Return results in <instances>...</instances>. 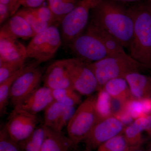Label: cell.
<instances>
[{"label": "cell", "mask_w": 151, "mask_h": 151, "mask_svg": "<svg viewBox=\"0 0 151 151\" xmlns=\"http://www.w3.org/2000/svg\"><path fill=\"white\" fill-rule=\"evenodd\" d=\"M28 9L41 21L51 25L57 22L53 13L48 6H41L35 8Z\"/></svg>", "instance_id": "cell-32"}, {"label": "cell", "mask_w": 151, "mask_h": 151, "mask_svg": "<svg viewBox=\"0 0 151 151\" xmlns=\"http://www.w3.org/2000/svg\"><path fill=\"white\" fill-rule=\"evenodd\" d=\"M73 89L81 95L89 96L99 91V86L94 73L89 66V63L76 57L65 59Z\"/></svg>", "instance_id": "cell-7"}, {"label": "cell", "mask_w": 151, "mask_h": 151, "mask_svg": "<svg viewBox=\"0 0 151 151\" xmlns=\"http://www.w3.org/2000/svg\"><path fill=\"white\" fill-rule=\"evenodd\" d=\"M27 58V47L0 32V62L24 63Z\"/></svg>", "instance_id": "cell-13"}, {"label": "cell", "mask_w": 151, "mask_h": 151, "mask_svg": "<svg viewBox=\"0 0 151 151\" xmlns=\"http://www.w3.org/2000/svg\"><path fill=\"white\" fill-rule=\"evenodd\" d=\"M86 30L96 37L105 46L110 56L116 57H131L124 50V47L117 39L105 30L89 22Z\"/></svg>", "instance_id": "cell-18"}, {"label": "cell", "mask_w": 151, "mask_h": 151, "mask_svg": "<svg viewBox=\"0 0 151 151\" xmlns=\"http://www.w3.org/2000/svg\"><path fill=\"white\" fill-rule=\"evenodd\" d=\"M96 108L99 119L113 115L112 112V98L103 89H100L97 94Z\"/></svg>", "instance_id": "cell-27"}, {"label": "cell", "mask_w": 151, "mask_h": 151, "mask_svg": "<svg viewBox=\"0 0 151 151\" xmlns=\"http://www.w3.org/2000/svg\"><path fill=\"white\" fill-rule=\"evenodd\" d=\"M129 8L134 20V32L129 46L130 55L136 61L151 69V12L145 3Z\"/></svg>", "instance_id": "cell-2"}, {"label": "cell", "mask_w": 151, "mask_h": 151, "mask_svg": "<svg viewBox=\"0 0 151 151\" xmlns=\"http://www.w3.org/2000/svg\"><path fill=\"white\" fill-rule=\"evenodd\" d=\"M0 151H23L21 144L10 137L5 127L0 131Z\"/></svg>", "instance_id": "cell-29"}, {"label": "cell", "mask_w": 151, "mask_h": 151, "mask_svg": "<svg viewBox=\"0 0 151 151\" xmlns=\"http://www.w3.org/2000/svg\"><path fill=\"white\" fill-rule=\"evenodd\" d=\"M112 1L122 4V3H125L136 2L139 1L140 0H112Z\"/></svg>", "instance_id": "cell-37"}, {"label": "cell", "mask_w": 151, "mask_h": 151, "mask_svg": "<svg viewBox=\"0 0 151 151\" xmlns=\"http://www.w3.org/2000/svg\"><path fill=\"white\" fill-rule=\"evenodd\" d=\"M21 0H0V3L8 7L12 17L18 11L19 7L21 6Z\"/></svg>", "instance_id": "cell-34"}, {"label": "cell", "mask_w": 151, "mask_h": 151, "mask_svg": "<svg viewBox=\"0 0 151 151\" xmlns=\"http://www.w3.org/2000/svg\"><path fill=\"white\" fill-rule=\"evenodd\" d=\"M9 17H11V13L8 7L0 3V24H3Z\"/></svg>", "instance_id": "cell-36"}, {"label": "cell", "mask_w": 151, "mask_h": 151, "mask_svg": "<svg viewBox=\"0 0 151 151\" xmlns=\"http://www.w3.org/2000/svg\"><path fill=\"white\" fill-rule=\"evenodd\" d=\"M98 0H80L75 8L61 21L62 41L70 43L84 31L88 25L89 15Z\"/></svg>", "instance_id": "cell-6"}, {"label": "cell", "mask_w": 151, "mask_h": 151, "mask_svg": "<svg viewBox=\"0 0 151 151\" xmlns=\"http://www.w3.org/2000/svg\"><path fill=\"white\" fill-rule=\"evenodd\" d=\"M18 72L0 83V113L3 116L6 112L7 107L10 100V95L12 85L24 70L25 67Z\"/></svg>", "instance_id": "cell-24"}, {"label": "cell", "mask_w": 151, "mask_h": 151, "mask_svg": "<svg viewBox=\"0 0 151 151\" xmlns=\"http://www.w3.org/2000/svg\"><path fill=\"white\" fill-rule=\"evenodd\" d=\"M43 80L44 86L52 90L73 88L65 59L56 60L49 65L44 75Z\"/></svg>", "instance_id": "cell-12"}, {"label": "cell", "mask_w": 151, "mask_h": 151, "mask_svg": "<svg viewBox=\"0 0 151 151\" xmlns=\"http://www.w3.org/2000/svg\"><path fill=\"white\" fill-rule=\"evenodd\" d=\"M23 17L33 30L35 35L43 31L51 25L41 21L27 8L18 10L16 13Z\"/></svg>", "instance_id": "cell-28"}, {"label": "cell", "mask_w": 151, "mask_h": 151, "mask_svg": "<svg viewBox=\"0 0 151 151\" xmlns=\"http://www.w3.org/2000/svg\"><path fill=\"white\" fill-rule=\"evenodd\" d=\"M55 101L65 107H76L81 103V94L72 88L52 90Z\"/></svg>", "instance_id": "cell-21"}, {"label": "cell", "mask_w": 151, "mask_h": 151, "mask_svg": "<svg viewBox=\"0 0 151 151\" xmlns=\"http://www.w3.org/2000/svg\"><path fill=\"white\" fill-rule=\"evenodd\" d=\"M102 89L111 98L125 103L132 98L129 87L124 78H116L107 82Z\"/></svg>", "instance_id": "cell-20"}, {"label": "cell", "mask_w": 151, "mask_h": 151, "mask_svg": "<svg viewBox=\"0 0 151 151\" xmlns=\"http://www.w3.org/2000/svg\"><path fill=\"white\" fill-rule=\"evenodd\" d=\"M145 4L147 6L150 10L151 12V0H147Z\"/></svg>", "instance_id": "cell-39"}, {"label": "cell", "mask_w": 151, "mask_h": 151, "mask_svg": "<svg viewBox=\"0 0 151 151\" xmlns=\"http://www.w3.org/2000/svg\"><path fill=\"white\" fill-rule=\"evenodd\" d=\"M133 149L123 133L101 144L97 151H130Z\"/></svg>", "instance_id": "cell-25"}, {"label": "cell", "mask_w": 151, "mask_h": 151, "mask_svg": "<svg viewBox=\"0 0 151 151\" xmlns=\"http://www.w3.org/2000/svg\"><path fill=\"white\" fill-rule=\"evenodd\" d=\"M45 0H21V6L27 8H35L42 6Z\"/></svg>", "instance_id": "cell-35"}, {"label": "cell", "mask_w": 151, "mask_h": 151, "mask_svg": "<svg viewBox=\"0 0 151 151\" xmlns=\"http://www.w3.org/2000/svg\"><path fill=\"white\" fill-rule=\"evenodd\" d=\"M97 98V94L88 96L79 105L68 124V137L76 147L86 139L99 119Z\"/></svg>", "instance_id": "cell-4"}, {"label": "cell", "mask_w": 151, "mask_h": 151, "mask_svg": "<svg viewBox=\"0 0 151 151\" xmlns=\"http://www.w3.org/2000/svg\"><path fill=\"white\" fill-rule=\"evenodd\" d=\"M48 6L53 13L57 22L63 19L71 12L78 3V0H47Z\"/></svg>", "instance_id": "cell-22"}, {"label": "cell", "mask_w": 151, "mask_h": 151, "mask_svg": "<svg viewBox=\"0 0 151 151\" xmlns=\"http://www.w3.org/2000/svg\"><path fill=\"white\" fill-rule=\"evenodd\" d=\"M55 101L52 90L43 86L39 87L26 98L17 107L32 114L45 111Z\"/></svg>", "instance_id": "cell-14"}, {"label": "cell", "mask_w": 151, "mask_h": 151, "mask_svg": "<svg viewBox=\"0 0 151 151\" xmlns=\"http://www.w3.org/2000/svg\"><path fill=\"white\" fill-rule=\"evenodd\" d=\"M76 109L75 107H65L58 123V131H62L65 126H67Z\"/></svg>", "instance_id": "cell-33"}, {"label": "cell", "mask_w": 151, "mask_h": 151, "mask_svg": "<svg viewBox=\"0 0 151 151\" xmlns=\"http://www.w3.org/2000/svg\"><path fill=\"white\" fill-rule=\"evenodd\" d=\"M69 45L76 57L89 63L111 56L102 42L86 30L75 38Z\"/></svg>", "instance_id": "cell-11"}, {"label": "cell", "mask_w": 151, "mask_h": 151, "mask_svg": "<svg viewBox=\"0 0 151 151\" xmlns=\"http://www.w3.org/2000/svg\"><path fill=\"white\" fill-rule=\"evenodd\" d=\"M124 109L129 113L134 120L142 116H147L145 113L142 100L131 98L125 103Z\"/></svg>", "instance_id": "cell-31"}, {"label": "cell", "mask_w": 151, "mask_h": 151, "mask_svg": "<svg viewBox=\"0 0 151 151\" xmlns=\"http://www.w3.org/2000/svg\"><path fill=\"white\" fill-rule=\"evenodd\" d=\"M35 62L26 65L24 70L11 87L10 101L14 107L19 105L39 87L43 71Z\"/></svg>", "instance_id": "cell-8"}, {"label": "cell", "mask_w": 151, "mask_h": 151, "mask_svg": "<svg viewBox=\"0 0 151 151\" xmlns=\"http://www.w3.org/2000/svg\"><path fill=\"white\" fill-rule=\"evenodd\" d=\"M89 66L97 79L99 91L111 79L125 78L129 73L140 72L143 69H147L145 66L136 61L132 57L109 56L99 61L89 63Z\"/></svg>", "instance_id": "cell-3"}, {"label": "cell", "mask_w": 151, "mask_h": 151, "mask_svg": "<svg viewBox=\"0 0 151 151\" xmlns=\"http://www.w3.org/2000/svg\"><path fill=\"white\" fill-rule=\"evenodd\" d=\"M45 136L41 151H70L76 149L72 141L62 131H58L43 125Z\"/></svg>", "instance_id": "cell-16"}, {"label": "cell", "mask_w": 151, "mask_h": 151, "mask_svg": "<svg viewBox=\"0 0 151 151\" xmlns=\"http://www.w3.org/2000/svg\"><path fill=\"white\" fill-rule=\"evenodd\" d=\"M147 139H151V129L147 134Z\"/></svg>", "instance_id": "cell-41"}, {"label": "cell", "mask_w": 151, "mask_h": 151, "mask_svg": "<svg viewBox=\"0 0 151 151\" xmlns=\"http://www.w3.org/2000/svg\"><path fill=\"white\" fill-rule=\"evenodd\" d=\"M24 63L0 62V83L24 67Z\"/></svg>", "instance_id": "cell-30"}, {"label": "cell", "mask_w": 151, "mask_h": 151, "mask_svg": "<svg viewBox=\"0 0 151 151\" xmlns=\"http://www.w3.org/2000/svg\"><path fill=\"white\" fill-rule=\"evenodd\" d=\"M151 129V115L142 116L135 119L132 124L127 126L124 132L128 143L132 148L142 146L145 139L143 132L147 134Z\"/></svg>", "instance_id": "cell-15"}, {"label": "cell", "mask_w": 151, "mask_h": 151, "mask_svg": "<svg viewBox=\"0 0 151 151\" xmlns=\"http://www.w3.org/2000/svg\"><path fill=\"white\" fill-rule=\"evenodd\" d=\"M146 149L148 151H151V140L148 143Z\"/></svg>", "instance_id": "cell-40"}, {"label": "cell", "mask_w": 151, "mask_h": 151, "mask_svg": "<svg viewBox=\"0 0 151 151\" xmlns=\"http://www.w3.org/2000/svg\"><path fill=\"white\" fill-rule=\"evenodd\" d=\"M45 136L43 125L38 127L32 135L21 144L23 151H41Z\"/></svg>", "instance_id": "cell-26"}, {"label": "cell", "mask_w": 151, "mask_h": 151, "mask_svg": "<svg viewBox=\"0 0 151 151\" xmlns=\"http://www.w3.org/2000/svg\"><path fill=\"white\" fill-rule=\"evenodd\" d=\"M65 107L55 101L52 103L45 111L43 125L45 127L57 130L58 123Z\"/></svg>", "instance_id": "cell-23"}, {"label": "cell", "mask_w": 151, "mask_h": 151, "mask_svg": "<svg viewBox=\"0 0 151 151\" xmlns=\"http://www.w3.org/2000/svg\"><path fill=\"white\" fill-rule=\"evenodd\" d=\"M61 33L52 25L32 39L27 47V58H33L40 64L52 59L62 43Z\"/></svg>", "instance_id": "cell-5"}, {"label": "cell", "mask_w": 151, "mask_h": 151, "mask_svg": "<svg viewBox=\"0 0 151 151\" xmlns=\"http://www.w3.org/2000/svg\"><path fill=\"white\" fill-rule=\"evenodd\" d=\"M132 98L138 100L151 98V76L134 72L125 77Z\"/></svg>", "instance_id": "cell-19"}, {"label": "cell", "mask_w": 151, "mask_h": 151, "mask_svg": "<svg viewBox=\"0 0 151 151\" xmlns=\"http://www.w3.org/2000/svg\"><path fill=\"white\" fill-rule=\"evenodd\" d=\"M130 151H148L146 149L143 148L142 146L140 147H138L132 149Z\"/></svg>", "instance_id": "cell-38"}, {"label": "cell", "mask_w": 151, "mask_h": 151, "mask_svg": "<svg viewBox=\"0 0 151 151\" xmlns=\"http://www.w3.org/2000/svg\"><path fill=\"white\" fill-rule=\"evenodd\" d=\"M39 122L37 115L15 107L10 114L4 127L10 137L20 143L32 134Z\"/></svg>", "instance_id": "cell-10"}, {"label": "cell", "mask_w": 151, "mask_h": 151, "mask_svg": "<svg viewBox=\"0 0 151 151\" xmlns=\"http://www.w3.org/2000/svg\"><path fill=\"white\" fill-rule=\"evenodd\" d=\"M0 32L17 39L27 40L35 35L25 19L17 13L3 25Z\"/></svg>", "instance_id": "cell-17"}, {"label": "cell", "mask_w": 151, "mask_h": 151, "mask_svg": "<svg viewBox=\"0 0 151 151\" xmlns=\"http://www.w3.org/2000/svg\"><path fill=\"white\" fill-rule=\"evenodd\" d=\"M90 22L114 37L129 48L134 32V20L129 8L112 0H98L92 9Z\"/></svg>", "instance_id": "cell-1"}, {"label": "cell", "mask_w": 151, "mask_h": 151, "mask_svg": "<svg viewBox=\"0 0 151 151\" xmlns=\"http://www.w3.org/2000/svg\"><path fill=\"white\" fill-rule=\"evenodd\" d=\"M127 126L114 115L99 119L84 139V151L97 150L101 144L123 134Z\"/></svg>", "instance_id": "cell-9"}]
</instances>
